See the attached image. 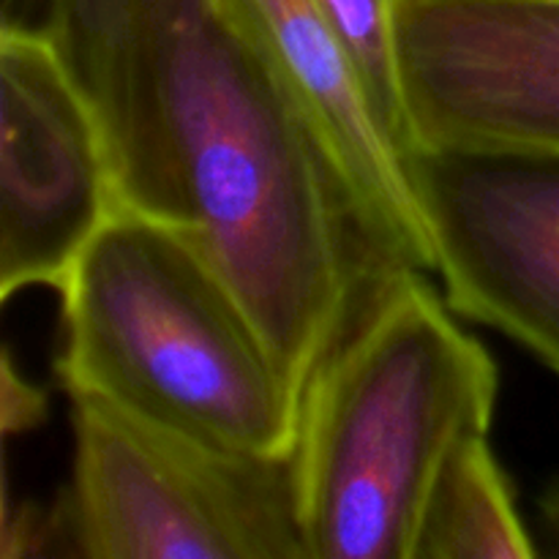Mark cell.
<instances>
[{
  "mask_svg": "<svg viewBox=\"0 0 559 559\" xmlns=\"http://www.w3.org/2000/svg\"><path fill=\"white\" fill-rule=\"evenodd\" d=\"M118 211L194 240L304 396L358 311L369 249L282 85L216 0H55Z\"/></svg>",
  "mask_w": 559,
  "mask_h": 559,
  "instance_id": "6da1fadb",
  "label": "cell"
},
{
  "mask_svg": "<svg viewBox=\"0 0 559 559\" xmlns=\"http://www.w3.org/2000/svg\"><path fill=\"white\" fill-rule=\"evenodd\" d=\"M418 267H388L311 374L295 445L309 559H413L451 448L486 435L500 393L489 349Z\"/></svg>",
  "mask_w": 559,
  "mask_h": 559,
  "instance_id": "7a4b0ae2",
  "label": "cell"
},
{
  "mask_svg": "<svg viewBox=\"0 0 559 559\" xmlns=\"http://www.w3.org/2000/svg\"><path fill=\"white\" fill-rule=\"evenodd\" d=\"M55 374L202 445L293 456L300 402L238 295L194 240L131 211L87 243L60 287Z\"/></svg>",
  "mask_w": 559,
  "mask_h": 559,
  "instance_id": "3957f363",
  "label": "cell"
},
{
  "mask_svg": "<svg viewBox=\"0 0 559 559\" xmlns=\"http://www.w3.org/2000/svg\"><path fill=\"white\" fill-rule=\"evenodd\" d=\"M74 475L58 519L91 559H309L293 456L202 445L71 396Z\"/></svg>",
  "mask_w": 559,
  "mask_h": 559,
  "instance_id": "277c9868",
  "label": "cell"
},
{
  "mask_svg": "<svg viewBox=\"0 0 559 559\" xmlns=\"http://www.w3.org/2000/svg\"><path fill=\"white\" fill-rule=\"evenodd\" d=\"M404 167L453 314L559 374V151L415 145Z\"/></svg>",
  "mask_w": 559,
  "mask_h": 559,
  "instance_id": "5b68a950",
  "label": "cell"
},
{
  "mask_svg": "<svg viewBox=\"0 0 559 559\" xmlns=\"http://www.w3.org/2000/svg\"><path fill=\"white\" fill-rule=\"evenodd\" d=\"M118 211L96 112L58 44L0 27V300L60 289Z\"/></svg>",
  "mask_w": 559,
  "mask_h": 559,
  "instance_id": "8992f818",
  "label": "cell"
},
{
  "mask_svg": "<svg viewBox=\"0 0 559 559\" xmlns=\"http://www.w3.org/2000/svg\"><path fill=\"white\" fill-rule=\"evenodd\" d=\"M396 58L413 147L559 151V0H399Z\"/></svg>",
  "mask_w": 559,
  "mask_h": 559,
  "instance_id": "52a82bcc",
  "label": "cell"
},
{
  "mask_svg": "<svg viewBox=\"0 0 559 559\" xmlns=\"http://www.w3.org/2000/svg\"><path fill=\"white\" fill-rule=\"evenodd\" d=\"M304 118L344 191L371 260L437 273L404 156L382 129L347 44L317 0H216Z\"/></svg>",
  "mask_w": 559,
  "mask_h": 559,
  "instance_id": "ba28073f",
  "label": "cell"
},
{
  "mask_svg": "<svg viewBox=\"0 0 559 559\" xmlns=\"http://www.w3.org/2000/svg\"><path fill=\"white\" fill-rule=\"evenodd\" d=\"M538 555L511 480L486 435L451 448L426 497L413 559H530Z\"/></svg>",
  "mask_w": 559,
  "mask_h": 559,
  "instance_id": "9c48e42d",
  "label": "cell"
},
{
  "mask_svg": "<svg viewBox=\"0 0 559 559\" xmlns=\"http://www.w3.org/2000/svg\"><path fill=\"white\" fill-rule=\"evenodd\" d=\"M342 41L347 44L371 104L396 147L404 153L413 147L407 107H404L402 80L396 58V14L399 0H317Z\"/></svg>",
  "mask_w": 559,
  "mask_h": 559,
  "instance_id": "30bf717a",
  "label": "cell"
},
{
  "mask_svg": "<svg viewBox=\"0 0 559 559\" xmlns=\"http://www.w3.org/2000/svg\"><path fill=\"white\" fill-rule=\"evenodd\" d=\"M0 393H3V431L16 435V431H31L47 415V396L36 385L22 380L16 374L9 355H3V380H0Z\"/></svg>",
  "mask_w": 559,
  "mask_h": 559,
  "instance_id": "8fae6325",
  "label": "cell"
},
{
  "mask_svg": "<svg viewBox=\"0 0 559 559\" xmlns=\"http://www.w3.org/2000/svg\"><path fill=\"white\" fill-rule=\"evenodd\" d=\"M538 511L546 535L551 540V549H555V555H559V478L546 486V491L540 495Z\"/></svg>",
  "mask_w": 559,
  "mask_h": 559,
  "instance_id": "7c38bea8",
  "label": "cell"
},
{
  "mask_svg": "<svg viewBox=\"0 0 559 559\" xmlns=\"http://www.w3.org/2000/svg\"><path fill=\"white\" fill-rule=\"evenodd\" d=\"M52 5H55V0H52Z\"/></svg>",
  "mask_w": 559,
  "mask_h": 559,
  "instance_id": "4fadbf2b",
  "label": "cell"
}]
</instances>
